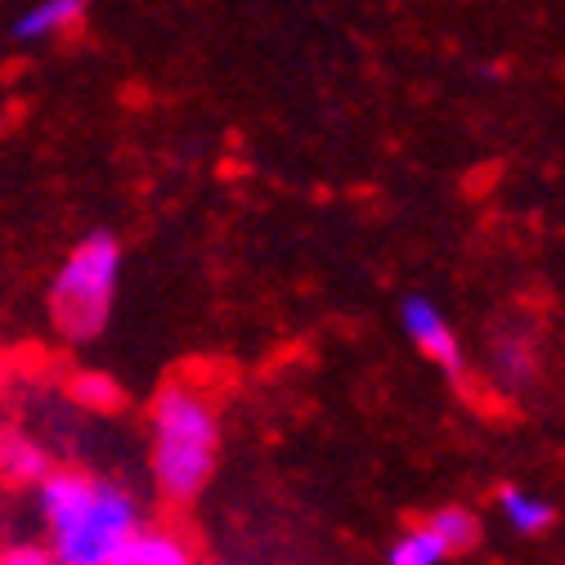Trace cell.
<instances>
[{
  "mask_svg": "<svg viewBox=\"0 0 565 565\" xmlns=\"http://www.w3.org/2000/svg\"><path fill=\"white\" fill-rule=\"evenodd\" d=\"M36 516L54 565H108V556L145 525V508L117 476L54 467L36 489Z\"/></svg>",
  "mask_w": 565,
  "mask_h": 565,
  "instance_id": "cell-1",
  "label": "cell"
},
{
  "mask_svg": "<svg viewBox=\"0 0 565 565\" xmlns=\"http://www.w3.org/2000/svg\"><path fill=\"white\" fill-rule=\"evenodd\" d=\"M221 467V408L202 382L175 377L149 404V480L158 499L184 508Z\"/></svg>",
  "mask_w": 565,
  "mask_h": 565,
  "instance_id": "cell-2",
  "label": "cell"
},
{
  "mask_svg": "<svg viewBox=\"0 0 565 565\" xmlns=\"http://www.w3.org/2000/svg\"><path fill=\"white\" fill-rule=\"evenodd\" d=\"M117 292H121V243L108 230H95L58 260L50 278L45 306L54 332L73 345L95 341L113 319Z\"/></svg>",
  "mask_w": 565,
  "mask_h": 565,
  "instance_id": "cell-3",
  "label": "cell"
},
{
  "mask_svg": "<svg viewBox=\"0 0 565 565\" xmlns=\"http://www.w3.org/2000/svg\"><path fill=\"white\" fill-rule=\"evenodd\" d=\"M399 328L408 337V345L417 350L427 364H436L449 382H462L467 377V350L449 323V315L431 301V297H404L399 301Z\"/></svg>",
  "mask_w": 565,
  "mask_h": 565,
  "instance_id": "cell-4",
  "label": "cell"
},
{
  "mask_svg": "<svg viewBox=\"0 0 565 565\" xmlns=\"http://www.w3.org/2000/svg\"><path fill=\"white\" fill-rule=\"evenodd\" d=\"M108 565H198V552H193L184 530L162 525V521H145L108 556Z\"/></svg>",
  "mask_w": 565,
  "mask_h": 565,
  "instance_id": "cell-5",
  "label": "cell"
},
{
  "mask_svg": "<svg viewBox=\"0 0 565 565\" xmlns=\"http://www.w3.org/2000/svg\"><path fill=\"white\" fill-rule=\"evenodd\" d=\"M86 0H32L28 10L14 14L10 23V36L19 45H50V41H63L73 36L82 23H86Z\"/></svg>",
  "mask_w": 565,
  "mask_h": 565,
  "instance_id": "cell-6",
  "label": "cell"
},
{
  "mask_svg": "<svg viewBox=\"0 0 565 565\" xmlns=\"http://www.w3.org/2000/svg\"><path fill=\"white\" fill-rule=\"evenodd\" d=\"M54 467H58V462H54L50 445H41L32 431H23V427L0 431V480H6V484H14V489H36Z\"/></svg>",
  "mask_w": 565,
  "mask_h": 565,
  "instance_id": "cell-7",
  "label": "cell"
},
{
  "mask_svg": "<svg viewBox=\"0 0 565 565\" xmlns=\"http://www.w3.org/2000/svg\"><path fill=\"white\" fill-rule=\"evenodd\" d=\"M499 516H503V525H508L512 534L539 539V534L552 530L556 508L543 499V493H534V489H525V484H503V489H499Z\"/></svg>",
  "mask_w": 565,
  "mask_h": 565,
  "instance_id": "cell-8",
  "label": "cell"
},
{
  "mask_svg": "<svg viewBox=\"0 0 565 565\" xmlns=\"http://www.w3.org/2000/svg\"><path fill=\"white\" fill-rule=\"evenodd\" d=\"M449 561H454V552L440 543V534H436L427 521L408 525V530L395 534L391 547H386V565H449Z\"/></svg>",
  "mask_w": 565,
  "mask_h": 565,
  "instance_id": "cell-9",
  "label": "cell"
},
{
  "mask_svg": "<svg viewBox=\"0 0 565 565\" xmlns=\"http://www.w3.org/2000/svg\"><path fill=\"white\" fill-rule=\"evenodd\" d=\"M67 399H73L77 408H86V413H117L121 408V386L108 373H77L73 382H67Z\"/></svg>",
  "mask_w": 565,
  "mask_h": 565,
  "instance_id": "cell-10",
  "label": "cell"
},
{
  "mask_svg": "<svg viewBox=\"0 0 565 565\" xmlns=\"http://www.w3.org/2000/svg\"><path fill=\"white\" fill-rule=\"evenodd\" d=\"M427 525L440 534V543H445L454 556H462V552H471V547L480 543V521H476L471 508H440V512L427 516Z\"/></svg>",
  "mask_w": 565,
  "mask_h": 565,
  "instance_id": "cell-11",
  "label": "cell"
},
{
  "mask_svg": "<svg viewBox=\"0 0 565 565\" xmlns=\"http://www.w3.org/2000/svg\"><path fill=\"white\" fill-rule=\"evenodd\" d=\"M493 364H499V377H503V382L521 386V382H530V373H534V345H530L525 337H503L499 350H493Z\"/></svg>",
  "mask_w": 565,
  "mask_h": 565,
  "instance_id": "cell-12",
  "label": "cell"
},
{
  "mask_svg": "<svg viewBox=\"0 0 565 565\" xmlns=\"http://www.w3.org/2000/svg\"><path fill=\"white\" fill-rule=\"evenodd\" d=\"M0 565H54V561L41 543H14V547L0 552Z\"/></svg>",
  "mask_w": 565,
  "mask_h": 565,
  "instance_id": "cell-13",
  "label": "cell"
}]
</instances>
